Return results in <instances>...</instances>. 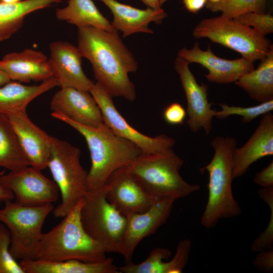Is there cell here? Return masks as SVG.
I'll return each instance as SVG.
<instances>
[{
  "instance_id": "obj_36",
  "label": "cell",
  "mask_w": 273,
  "mask_h": 273,
  "mask_svg": "<svg viewBox=\"0 0 273 273\" xmlns=\"http://www.w3.org/2000/svg\"><path fill=\"white\" fill-rule=\"evenodd\" d=\"M259 252L253 261L254 266L262 272H271L273 270V251L266 250Z\"/></svg>"
},
{
  "instance_id": "obj_41",
  "label": "cell",
  "mask_w": 273,
  "mask_h": 273,
  "mask_svg": "<svg viewBox=\"0 0 273 273\" xmlns=\"http://www.w3.org/2000/svg\"><path fill=\"white\" fill-rule=\"evenodd\" d=\"M11 81L8 74L0 67V87Z\"/></svg>"
},
{
  "instance_id": "obj_32",
  "label": "cell",
  "mask_w": 273,
  "mask_h": 273,
  "mask_svg": "<svg viewBox=\"0 0 273 273\" xmlns=\"http://www.w3.org/2000/svg\"><path fill=\"white\" fill-rule=\"evenodd\" d=\"M11 236L7 228L0 223V273H25L10 252Z\"/></svg>"
},
{
  "instance_id": "obj_8",
  "label": "cell",
  "mask_w": 273,
  "mask_h": 273,
  "mask_svg": "<svg viewBox=\"0 0 273 273\" xmlns=\"http://www.w3.org/2000/svg\"><path fill=\"white\" fill-rule=\"evenodd\" d=\"M192 34L196 38H207L236 51L252 62L263 59L272 47L265 36L253 28L222 15L203 19Z\"/></svg>"
},
{
  "instance_id": "obj_39",
  "label": "cell",
  "mask_w": 273,
  "mask_h": 273,
  "mask_svg": "<svg viewBox=\"0 0 273 273\" xmlns=\"http://www.w3.org/2000/svg\"><path fill=\"white\" fill-rule=\"evenodd\" d=\"M14 198V195L11 190L0 185V205L2 202L11 201Z\"/></svg>"
},
{
  "instance_id": "obj_27",
  "label": "cell",
  "mask_w": 273,
  "mask_h": 273,
  "mask_svg": "<svg viewBox=\"0 0 273 273\" xmlns=\"http://www.w3.org/2000/svg\"><path fill=\"white\" fill-rule=\"evenodd\" d=\"M30 165L8 116L0 113V167L14 171Z\"/></svg>"
},
{
  "instance_id": "obj_2",
  "label": "cell",
  "mask_w": 273,
  "mask_h": 273,
  "mask_svg": "<svg viewBox=\"0 0 273 273\" xmlns=\"http://www.w3.org/2000/svg\"><path fill=\"white\" fill-rule=\"evenodd\" d=\"M51 115L72 126L85 139L92 163L87 176V191L102 187L114 171L127 166L143 153L136 145L116 134L105 123L91 127L75 122L58 112H53Z\"/></svg>"
},
{
  "instance_id": "obj_38",
  "label": "cell",
  "mask_w": 273,
  "mask_h": 273,
  "mask_svg": "<svg viewBox=\"0 0 273 273\" xmlns=\"http://www.w3.org/2000/svg\"><path fill=\"white\" fill-rule=\"evenodd\" d=\"M208 0H182L185 7L190 12L197 13L206 5Z\"/></svg>"
},
{
  "instance_id": "obj_20",
  "label": "cell",
  "mask_w": 273,
  "mask_h": 273,
  "mask_svg": "<svg viewBox=\"0 0 273 273\" xmlns=\"http://www.w3.org/2000/svg\"><path fill=\"white\" fill-rule=\"evenodd\" d=\"M0 67L11 80L22 82L44 81L54 77L49 59L41 52L25 49L6 54Z\"/></svg>"
},
{
  "instance_id": "obj_4",
  "label": "cell",
  "mask_w": 273,
  "mask_h": 273,
  "mask_svg": "<svg viewBox=\"0 0 273 273\" xmlns=\"http://www.w3.org/2000/svg\"><path fill=\"white\" fill-rule=\"evenodd\" d=\"M211 145L213 156L201 169L209 174L208 200L201 218V224L207 229L215 227L221 219L238 216L242 211L232 188V156L236 140L232 136H217Z\"/></svg>"
},
{
  "instance_id": "obj_1",
  "label": "cell",
  "mask_w": 273,
  "mask_h": 273,
  "mask_svg": "<svg viewBox=\"0 0 273 273\" xmlns=\"http://www.w3.org/2000/svg\"><path fill=\"white\" fill-rule=\"evenodd\" d=\"M78 48L90 63L97 82L112 97L130 101L136 97L128 73L136 72L138 63L119 36L118 31L92 26L78 28Z\"/></svg>"
},
{
  "instance_id": "obj_18",
  "label": "cell",
  "mask_w": 273,
  "mask_h": 273,
  "mask_svg": "<svg viewBox=\"0 0 273 273\" xmlns=\"http://www.w3.org/2000/svg\"><path fill=\"white\" fill-rule=\"evenodd\" d=\"M273 155V115H262L254 132L241 147H236L232 156V178L243 175L258 160Z\"/></svg>"
},
{
  "instance_id": "obj_31",
  "label": "cell",
  "mask_w": 273,
  "mask_h": 273,
  "mask_svg": "<svg viewBox=\"0 0 273 273\" xmlns=\"http://www.w3.org/2000/svg\"><path fill=\"white\" fill-rule=\"evenodd\" d=\"M258 194L269 207L270 215L267 227L251 245V251L256 252L271 250L273 244V187L262 188L258 190Z\"/></svg>"
},
{
  "instance_id": "obj_19",
  "label": "cell",
  "mask_w": 273,
  "mask_h": 273,
  "mask_svg": "<svg viewBox=\"0 0 273 273\" xmlns=\"http://www.w3.org/2000/svg\"><path fill=\"white\" fill-rule=\"evenodd\" d=\"M7 116L31 166L41 170L48 167L51 136L30 120L26 110Z\"/></svg>"
},
{
  "instance_id": "obj_42",
  "label": "cell",
  "mask_w": 273,
  "mask_h": 273,
  "mask_svg": "<svg viewBox=\"0 0 273 273\" xmlns=\"http://www.w3.org/2000/svg\"><path fill=\"white\" fill-rule=\"evenodd\" d=\"M5 3H14L20 1L21 0H0Z\"/></svg>"
},
{
  "instance_id": "obj_35",
  "label": "cell",
  "mask_w": 273,
  "mask_h": 273,
  "mask_svg": "<svg viewBox=\"0 0 273 273\" xmlns=\"http://www.w3.org/2000/svg\"><path fill=\"white\" fill-rule=\"evenodd\" d=\"M187 115V111L181 104L172 103L164 110L163 115L165 121L171 125H181Z\"/></svg>"
},
{
  "instance_id": "obj_3",
  "label": "cell",
  "mask_w": 273,
  "mask_h": 273,
  "mask_svg": "<svg viewBox=\"0 0 273 273\" xmlns=\"http://www.w3.org/2000/svg\"><path fill=\"white\" fill-rule=\"evenodd\" d=\"M83 198L51 230L42 234L34 259L58 261L78 260L97 262L110 250L93 240L84 230L80 212Z\"/></svg>"
},
{
  "instance_id": "obj_21",
  "label": "cell",
  "mask_w": 273,
  "mask_h": 273,
  "mask_svg": "<svg viewBox=\"0 0 273 273\" xmlns=\"http://www.w3.org/2000/svg\"><path fill=\"white\" fill-rule=\"evenodd\" d=\"M105 4L113 15L112 26L123 33L125 37L139 32L153 33L148 25L151 22L161 23L167 14L163 9L154 10L148 7L139 9L122 4L116 0H99Z\"/></svg>"
},
{
  "instance_id": "obj_13",
  "label": "cell",
  "mask_w": 273,
  "mask_h": 273,
  "mask_svg": "<svg viewBox=\"0 0 273 273\" xmlns=\"http://www.w3.org/2000/svg\"><path fill=\"white\" fill-rule=\"evenodd\" d=\"M189 64L178 56L174 60V69L179 75L187 99V123L193 132L203 129L206 134H209L213 128L212 119L216 110L211 108L212 103L208 101L207 85L198 84Z\"/></svg>"
},
{
  "instance_id": "obj_22",
  "label": "cell",
  "mask_w": 273,
  "mask_h": 273,
  "mask_svg": "<svg viewBox=\"0 0 273 273\" xmlns=\"http://www.w3.org/2000/svg\"><path fill=\"white\" fill-rule=\"evenodd\" d=\"M111 257L97 262L78 260L48 261L29 259L20 261L25 273H119Z\"/></svg>"
},
{
  "instance_id": "obj_12",
  "label": "cell",
  "mask_w": 273,
  "mask_h": 273,
  "mask_svg": "<svg viewBox=\"0 0 273 273\" xmlns=\"http://www.w3.org/2000/svg\"><path fill=\"white\" fill-rule=\"evenodd\" d=\"M174 201L171 198H160L146 211L126 216V225L118 252L123 256L125 263L132 261L134 250L144 238L154 234L165 223Z\"/></svg>"
},
{
  "instance_id": "obj_5",
  "label": "cell",
  "mask_w": 273,
  "mask_h": 273,
  "mask_svg": "<svg viewBox=\"0 0 273 273\" xmlns=\"http://www.w3.org/2000/svg\"><path fill=\"white\" fill-rule=\"evenodd\" d=\"M184 160L172 148L153 154L142 153L126 166L131 174L150 195L175 200L200 189L185 181L179 173Z\"/></svg>"
},
{
  "instance_id": "obj_17",
  "label": "cell",
  "mask_w": 273,
  "mask_h": 273,
  "mask_svg": "<svg viewBox=\"0 0 273 273\" xmlns=\"http://www.w3.org/2000/svg\"><path fill=\"white\" fill-rule=\"evenodd\" d=\"M50 109L83 126L98 127L104 124L101 110L89 92L61 88L52 98Z\"/></svg>"
},
{
  "instance_id": "obj_16",
  "label": "cell",
  "mask_w": 273,
  "mask_h": 273,
  "mask_svg": "<svg viewBox=\"0 0 273 273\" xmlns=\"http://www.w3.org/2000/svg\"><path fill=\"white\" fill-rule=\"evenodd\" d=\"M49 49V61L59 86L89 92L95 83L82 70V56L78 47L67 41H56L50 44Z\"/></svg>"
},
{
  "instance_id": "obj_43",
  "label": "cell",
  "mask_w": 273,
  "mask_h": 273,
  "mask_svg": "<svg viewBox=\"0 0 273 273\" xmlns=\"http://www.w3.org/2000/svg\"><path fill=\"white\" fill-rule=\"evenodd\" d=\"M167 0H159V4L161 6H162V5L164 3H165Z\"/></svg>"
},
{
  "instance_id": "obj_15",
  "label": "cell",
  "mask_w": 273,
  "mask_h": 273,
  "mask_svg": "<svg viewBox=\"0 0 273 273\" xmlns=\"http://www.w3.org/2000/svg\"><path fill=\"white\" fill-rule=\"evenodd\" d=\"M177 56L188 62L198 63L208 71L205 76L210 82L225 84L235 82L243 75L254 69L253 62L243 57L235 60H226L216 56L210 46L202 50L196 42L188 49H181Z\"/></svg>"
},
{
  "instance_id": "obj_30",
  "label": "cell",
  "mask_w": 273,
  "mask_h": 273,
  "mask_svg": "<svg viewBox=\"0 0 273 273\" xmlns=\"http://www.w3.org/2000/svg\"><path fill=\"white\" fill-rule=\"evenodd\" d=\"M218 105L221 110L216 111L214 117L223 119L231 115H239L242 117L241 121L243 123L250 122L258 116L271 112L273 110V100L248 107L229 106L224 103H219Z\"/></svg>"
},
{
  "instance_id": "obj_37",
  "label": "cell",
  "mask_w": 273,
  "mask_h": 273,
  "mask_svg": "<svg viewBox=\"0 0 273 273\" xmlns=\"http://www.w3.org/2000/svg\"><path fill=\"white\" fill-rule=\"evenodd\" d=\"M253 182L262 188L273 187L272 160L266 167L255 174Z\"/></svg>"
},
{
  "instance_id": "obj_25",
  "label": "cell",
  "mask_w": 273,
  "mask_h": 273,
  "mask_svg": "<svg viewBox=\"0 0 273 273\" xmlns=\"http://www.w3.org/2000/svg\"><path fill=\"white\" fill-rule=\"evenodd\" d=\"M61 2L62 0H24L5 3L0 1V42L19 31L27 15Z\"/></svg>"
},
{
  "instance_id": "obj_7",
  "label": "cell",
  "mask_w": 273,
  "mask_h": 273,
  "mask_svg": "<svg viewBox=\"0 0 273 273\" xmlns=\"http://www.w3.org/2000/svg\"><path fill=\"white\" fill-rule=\"evenodd\" d=\"M5 204L0 209V221L10 234L11 255L17 261L33 259L44 220L54 209L53 204L25 206L12 200Z\"/></svg>"
},
{
  "instance_id": "obj_26",
  "label": "cell",
  "mask_w": 273,
  "mask_h": 273,
  "mask_svg": "<svg viewBox=\"0 0 273 273\" xmlns=\"http://www.w3.org/2000/svg\"><path fill=\"white\" fill-rule=\"evenodd\" d=\"M56 15L58 20L75 25L78 28L92 26L107 31L116 30L92 0H69L68 6L57 9Z\"/></svg>"
},
{
  "instance_id": "obj_14",
  "label": "cell",
  "mask_w": 273,
  "mask_h": 273,
  "mask_svg": "<svg viewBox=\"0 0 273 273\" xmlns=\"http://www.w3.org/2000/svg\"><path fill=\"white\" fill-rule=\"evenodd\" d=\"M105 185L107 200L125 217L146 211L159 199L144 190L126 166L114 171Z\"/></svg>"
},
{
  "instance_id": "obj_44",
  "label": "cell",
  "mask_w": 273,
  "mask_h": 273,
  "mask_svg": "<svg viewBox=\"0 0 273 273\" xmlns=\"http://www.w3.org/2000/svg\"><path fill=\"white\" fill-rule=\"evenodd\" d=\"M221 0H208V2H211V3H217Z\"/></svg>"
},
{
  "instance_id": "obj_40",
  "label": "cell",
  "mask_w": 273,
  "mask_h": 273,
  "mask_svg": "<svg viewBox=\"0 0 273 273\" xmlns=\"http://www.w3.org/2000/svg\"><path fill=\"white\" fill-rule=\"evenodd\" d=\"M148 7L154 10L161 9V6L159 4V0H141Z\"/></svg>"
},
{
  "instance_id": "obj_34",
  "label": "cell",
  "mask_w": 273,
  "mask_h": 273,
  "mask_svg": "<svg viewBox=\"0 0 273 273\" xmlns=\"http://www.w3.org/2000/svg\"><path fill=\"white\" fill-rule=\"evenodd\" d=\"M192 246L188 239L180 240L177 243L175 253L168 262H164L161 273H180L185 267Z\"/></svg>"
},
{
  "instance_id": "obj_10",
  "label": "cell",
  "mask_w": 273,
  "mask_h": 273,
  "mask_svg": "<svg viewBox=\"0 0 273 273\" xmlns=\"http://www.w3.org/2000/svg\"><path fill=\"white\" fill-rule=\"evenodd\" d=\"M89 92L101 110L105 124L117 135L136 145L143 153L161 152L175 145L176 141L171 136L165 134L149 136L130 125L116 109L113 97L99 82L95 83Z\"/></svg>"
},
{
  "instance_id": "obj_24",
  "label": "cell",
  "mask_w": 273,
  "mask_h": 273,
  "mask_svg": "<svg viewBox=\"0 0 273 273\" xmlns=\"http://www.w3.org/2000/svg\"><path fill=\"white\" fill-rule=\"evenodd\" d=\"M252 99L261 103L273 100V47L257 69L235 82Z\"/></svg>"
},
{
  "instance_id": "obj_11",
  "label": "cell",
  "mask_w": 273,
  "mask_h": 273,
  "mask_svg": "<svg viewBox=\"0 0 273 273\" xmlns=\"http://www.w3.org/2000/svg\"><path fill=\"white\" fill-rule=\"evenodd\" d=\"M31 165L0 175V185L13 193L17 203L25 206L44 205L57 201L56 183Z\"/></svg>"
},
{
  "instance_id": "obj_6",
  "label": "cell",
  "mask_w": 273,
  "mask_h": 273,
  "mask_svg": "<svg viewBox=\"0 0 273 273\" xmlns=\"http://www.w3.org/2000/svg\"><path fill=\"white\" fill-rule=\"evenodd\" d=\"M80 150L69 143L51 136L48 167L61 195V202L54 209L56 217L66 215L87 191V173L80 163Z\"/></svg>"
},
{
  "instance_id": "obj_9",
  "label": "cell",
  "mask_w": 273,
  "mask_h": 273,
  "mask_svg": "<svg viewBox=\"0 0 273 273\" xmlns=\"http://www.w3.org/2000/svg\"><path fill=\"white\" fill-rule=\"evenodd\" d=\"M106 187L88 191L83 197L80 217L87 234L95 241L118 252L126 225V217L120 213L106 197Z\"/></svg>"
},
{
  "instance_id": "obj_23",
  "label": "cell",
  "mask_w": 273,
  "mask_h": 273,
  "mask_svg": "<svg viewBox=\"0 0 273 273\" xmlns=\"http://www.w3.org/2000/svg\"><path fill=\"white\" fill-rule=\"evenodd\" d=\"M58 86L59 83L55 77L43 81L38 85H25L11 81L0 87V113L7 115L26 110L33 99Z\"/></svg>"
},
{
  "instance_id": "obj_33",
  "label": "cell",
  "mask_w": 273,
  "mask_h": 273,
  "mask_svg": "<svg viewBox=\"0 0 273 273\" xmlns=\"http://www.w3.org/2000/svg\"><path fill=\"white\" fill-rule=\"evenodd\" d=\"M233 19L243 25L253 28L263 36L273 32V17L269 13L247 12Z\"/></svg>"
},
{
  "instance_id": "obj_28",
  "label": "cell",
  "mask_w": 273,
  "mask_h": 273,
  "mask_svg": "<svg viewBox=\"0 0 273 273\" xmlns=\"http://www.w3.org/2000/svg\"><path fill=\"white\" fill-rule=\"evenodd\" d=\"M267 0H221L217 3L207 1L205 6L211 11L221 12L222 16L234 18L247 12L263 13Z\"/></svg>"
},
{
  "instance_id": "obj_29",
  "label": "cell",
  "mask_w": 273,
  "mask_h": 273,
  "mask_svg": "<svg viewBox=\"0 0 273 273\" xmlns=\"http://www.w3.org/2000/svg\"><path fill=\"white\" fill-rule=\"evenodd\" d=\"M171 255L168 248L157 247L153 249L143 262L135 264L132 261L118 267L120 272L124 273H161L164 259H168Z\"/></svg>"
}]
</instances>
